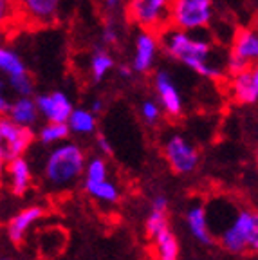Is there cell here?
Here are the masks:
<instances>
[{
  "label": "cell",
  "instance_id": "6da1fadb",
  "mask_svg": "<svg viewBox=\"0 0 258 260\" xmlns=\"http://www.w3.org/2000/svg\"><path fill=\"white\" fill-rule=\"evenodd\" d=\"M161 47L166 56L181 61L195 74L208 80H218L224 76L220 65L215 61L213 44L208 38L195 37L190 31H182L172 25V29H163Z\"/></svg>",
  "mask_w": 258,
  "mask_h": 260
},
{
  "label": "cell",
  "instance_id": "7a4b0ae2",
  "mask_svg": "<svg viewBox=\"0 0 258 260\" xmlns=\"http://www.w3.org/2000/svg\"><path fill=\"white\" fill-rule=\"evenodd\" d=\"M85 167L87 155L80 145L73 141L58 143L44 161V179L53 190H67L80 181Z\"/></svg>",
  "mask_w": 258,
  "mask_h": 260
},
{
  "label": "cell",
  "instance_id": "3957f363",
  "mask_svg": "<svg viewBox=\"0 0 258 260\" xmlns=\"http://www.w3.org/2000/svg\"><path fill=\"white\" fill-rule=\"evenodd\" d=\"M213 18V0H174L170 24L182 31H202Z\"/></svg>",
  "mask_w": 258,
  "mask_h": 260
},
{
  "label": "cell",
  "instance_id": "277c9868",
  "mask_svg": "<svg viewBox=\"0 0 258 260\" xmlns=\"http://www.w3.org/2000/svg\"><path fill=\"white\" fill-rule=\"evenodd\" d=\"M174 0H128L126 16L130 22L148 31H161L170 24Z\"/></svg>",
  "mask_w": 258,
  "mask_h": 260
},
{
  "label": "cell",
  "instance_id": "5b68a950",
  "mask_svg": "<svg viewBox=\"0 0 258 260\" xmlns=\"http://www.w3.org/2000/svg\"><path fill=\"white\" fill-rule=\"evenodd\" d=\"M253 210H247V208L238 210L233 215V219L228 224H224L215 233L222 248L226 249L228 253H233V255H240V253L247 251L249 249V235L251 228H253Z\"/></svg>",
  "mask_w": 258,
  "mask_h": 260
},
{
  "label": "cell",
  "instance_id": "8992f818",
  "mask_svg": "<svg viewBox=\"0 0 258 260\" xmlns=\"http://www.w3.org/2000/svg\"><path fill=\"white\" fill-rule=\"evenodd\" d=\"M35 141L33 126H24L9 119L8 116H2L0 119V159L2 162H9L24 155L27 148Z\"/></svg>",
  "mask_w": 258,
  "mask_h": 260
},
{
  "label": "cell",
  "instance_id": "52a82bcc",
  "mask_svg": "<svg viewBox=\"0 0 258 260\" xmlns=\"http://www.w3.org/2000/svg\"><path fill=\"white\" fill-rule=\"evenodd\" d=\"M163 152H165L166 162L172 167V170L175 174H181V175L194 174L199 168V162H201V154L195 148V145H191L181 134L170 136L165 141Z\"/></svg>",
  "mask_w": 258,
  "mask_h": 260
},
{
  "label": "cell",
  "instance_id": "ba28073f",
  "mask_svg": "<svg viewBox=\"0 0 258 260\" xmlns=\"http://www.w3.org/2000/svg\"><path fill=\"white\" fill-rule=\"evenodd\" d=\"M159 44L157 37L153 35V31L143 29L136 37V44H134V56H132V67L137 74H146L155 67L159 54Z\"/></svg>",
  "mask_w": 258,
  "mask_h": 260
},
{
  "label": "cell",
  "instance_id": "9c48e42d",
  "mask_svg": "<svg viewBox=\"0 0 258 260\" xmlns=\"http://www.w3.org/2000/svg\"><path fill=\"white\" fill-rule=\"evenodd\" d=\"M153 89L157 92V100L161 103L165 114L177 118L184 110V103H182L181 92H179L177 85H175L174 78L168 71H157L153 76Z\"/></svg>",
  "mask_w": 258,
  "mask_h": 260
},
{
  "label": "cell",
  "instance_id": "30bf717a",
  "mask_svg": "<svg viewBox=\"0 0 258 260\" xmlns=\"http://www.w3.org/2000/svg\"><path fill=\"white\" fill-rule=\"evenodd\" d=\"M230 96L238 105L258 103V63L251 65L235 76H230Z\"/></svg>",
  "mask_w": 258,
  "mask_h": 260
},
{
  "label": "cell",
  "instance_id": "8fae6325",
  "mask_svg": "<svg viewBox=\"0 0 258 260\" xmlns=\"http://www.w3.org/2000/svg\"><path fill=\"white\" fill-rule=\"evenodd\" d=\"M37 103L40 114L47 121H56V123H67L71 114H73L74 107L71 98L61 90H54V92L47 94H38Z\"/></svg>",
  "mask_w": 258,
  "mask_h": 260
},
{
  "label": "cell",
  "instance_id": "7c38bea8",
  "mask_svg": "<svg viewBox=\"0 0 258 260\" xmlns=\"http://www.w3.org/2000/svg\"><path fill=\"white\" fill-rule=\"evenodd\" d=\"M44 217L42 206H27L11 217L6 224V235L13 244H22L31 232V228Z\"/></svg>",
  "mask_w": 258,
  "mask_h": 260
},
{
  "label": "cell",
  "instance_id": "4fadbf2b",
  "mask_svg": "<svg viewBox=\"0 0 258 260\" xmlns=\"http://www.w3.org/2000/svg\"><path fill=\"white\" fill-rule=\"evenodd\" d=\"M186 226L190 235L202 246H211L215 240L213 230L210 224V215L204 204H194L186 210Z\"/></svg>",
  "mask_w": 258,
  "mask_h": 260
},
{
  "label": "cell",
  "instance_id": "5bb4252c",
  "mask_svg": "<svg viewBox=\"0 0 258 260\" xmlns=\"http://www.w3.org/2000/svg\"><path fill=\"white\" fill-rule=\"evenodd\" d=\"M6 175H8L9 191L13 195H16V197L25 195V191L31 188V181H33L31 165H29V161L24 155L6 162Z\"/></svg>",
  "mask_w": 258,
  "mask_h": 260
},
{
  "label": "cell",
  "instance_id": "9a60e30c",
  "mask_svg": "<svg viewBox=\"0 0 258 260\" xmlns=\"http://www.w3.org/2000/svg\"><path fill=\"white\" fill-rule=\"evenodd\" d=\"M230 53L246 60L249 65L258 63V29H240L235 32Z\"/></svg>",
  "mask_w": 258,
  "mask_h": 260
},
{
  "label": "cell",
  "instance_id": "2e32d148",
  "mask_svg": "<svg viewBox=\"0 0 258 260\" xmlns=\"http://www.w3.org/2000/svg\"><path fill=\"white\" fill-rule=\"evenodd\" d=\"M61 0H20V6L25 15L37 24L47 25L56 22L60 13Z\"/></svg>",
  "mask_w": 258,
  "mask_h": 260
},
{
  "label": "cell",
  "instance_id": "e0dca14e",
  "mask_svg": "<svg viewBox=\"0 0 258 260\" xmlns=\"http://www.w3.org/2000/svg\"><path fill=\"white\" fill-rule=\"evenodd\" d=\"M40 116L42 114L38 109L37 98L33 96H16L8 112L9 119L24 126H35Z\"/></svg>",
  "mask_w": 258,
  "mask_h": 260
},
{
  "label": "cell",
  "instance_id": "ac0fdd59",
  "mask_svg": "<svg viewBox=\"0 0 258 260\" xmlns=\"http://www.w3.org/2000/svg\"><path fill=\"white\" fill-rule=\"evenodd\" d=\"M150 240H152L155 260H179L181 246H179L177 237H175V233L172 232L170 226L165 228L163 232H159L157 235H153Z\"/></svg>",
  "mask_w": 258,
  "mask_h": 260
},
{
  "label": "cell",
  "instance_id": "d6986e66",
  "mask_svg": "<svg viewBox=\"0 0 258 260\" xmlns=\"http://www.w3.org/2000/svg\"><path fill=\"white\" fill-rule=\"evenodd\" d=\"M67 242V235L60 228H49L38 235V251L45 258H54L58 256L65 248Z\"/></svg>",
  "mask_w": 258,
  "mask_h": 260
},
{
  "label": "cell",
  "instance_id": "ffe728a7",
  "mask_svg": "<svg viewBox=\"0 0 258 260\" xmlns=\"http://www.w3.org/2000/svg\"><path fill=\"white\" fill-rule=\"evenodd\" d=\"M83 188L94 201H98L101 204H116L119 201V195H121L117 184L114 181H110V179L90 181V183L83 181Z\"/></svg>",
  "mask_w": 258,
  "mask_h": 260
},
{
  "label": "cell",
  "instance_id": "44dd1931",
  "mask_svg": "<svg viewBox=\"0 0 258 260\" xmlns=\"http://www.w3.org/2000/svg\"><path fill=\"white\" fill-rule=\"evenodd\" d=\"M114 67H116V61H114L112 54L107 53L105 49H96L89 60L90 78L94 83H101Z\"/></svg>",
  "mask_w": 258,
  "mask_h": 260
},
{
  "label": "cell",
  "instance_id": "7402d4cb",
  "mask_svg": "<svg viewBox=\"0 0 258 260\" xmlns=\"http://www.w3.org/2000/svg\"><path fill=\"white\" fill-rule=\"evenodd\" d=\"M96 114L90 109H74L67 125L73 134L78 136H89L96 130Z\"/></svg>",
  "mask_w": 258,
  "mask_h": 260
},
{
  "label": "cell",
  "instance_id": "603a6c76",
  "mask_svg": "<svg viewBox=\"0 0 258 260\" xmlns=\"http://www.w3.org/2000/svg\"><path fill=\"white\" fill-rule=\"evenodd\" d=\"M0 71L6 74V78L16 76V74L27 73V65H25L24 58L16 53L15 49L4 45L0 49Z\"/></svg>",
  "mask_w": 258,
  "mask_h": 260
},
{
  "label": "cell",
  "instance_id": "cb8c5ba5",
  "mask_svg": "<svg viewBox=\"0 0 258 260\" xmlns=\"http://www.w3.org/2000/svg\"><path fill=\"white\" fill-rule=\"evenodd\" d=\"M71 134L67 123L47 121L40 130H38V141L44 146H54L58 143H63Z\"/></svg>",
  "mask_w": 258,
  "mask_h": 260
},
{
  "label": "cell",
  "instance_id": "d4e9b609",
  "mask_svg": "<svg viewBox=\"0 0 258 260\" xmlns=\"http://www.w3.org/2000/svg\"><path fill=\"white\" fill-rule=\"evenodd\" d=\"M85 181H101V179H109V165L105 161V155H94L87 161L83 174Z\"/></svg>",
  "mask_w": 258,
  "mask_h": 260
},
{
  "label": "cell",
  "instance_id": "484cf974",
  "mask_svg": "<svg viewBox=\"0 0 258 260\" xmlns=\"http://www.w3.org/2000/svg\"><path fill=\"white\" fill-rule=\"evenodd\" d=\"M8 83H9V89L16 96H33L35 94V80H33L29 73L8 76Z\"/></svg>",
  "mask_w": 258,
  "mask_h": 260
},
{
  "label": "cell",
  "instance_id": "4316f807",
  "mask_svg": "<svg viewBox=\"0 0 258 260\" xmlns=\"http://www.w3.org/2000/svg\"><path fill=\"white\" fill-rule=\"evenodd\" d=\"M168 226H170L168 211L153 210V208H150V213H148V217H146V222H145L146 233H148L150 239H152L153 235H157L159 232H163V230L168 228Z\"/></svg>",
  "mask_w": 258,
  "mask_h": 260
},
{
  "label": "cell",
  "instance_id": "83f0119b",
  "mask_svg": "<svg viewBox=\"0 0 258 260\" xmlns=\"http://www.w3.org/2000/svg\"><path fill=\"white\" fill-rule=\"evenodd\" d=\"M161 112H165V110H163L161 103L155 100H145L139 107V114L146 125H155L161 118Z\"/></svg>",
  "mask_w": 258,
  "mask_h": 260
},
{
  "label": "cell",
  "instance_id": "f1b7e54d",
  "mask_svg": "<svg viewBox=\"0 0 258 260\" xmlns=\"http://www.w3.org/2000/svg\"><path fill=\"white\" fill-rule=\"evenodd\" d=\"M119 42V29H117L114 16L109 18V22L105 24L103 31H101V44L103 45H116Z\"/></svg>",
  "mask_w": 258,
  "mask_h": 260
},
{
  "label": "cell",
  "instance_id": "f546056e",
  "mask_svg": "<svg viewBox=\"0 0 258 260\" xmlns=\"http://www.w3.org/2000/svg\"><path fill=\"white\" fill-rule=\"evenodd\" d=\"M247 67H251L249 63H247L246 60H242V58L235 56L233 53H230V56H228L226 60V71L230 76H235V74L242 73V71H246Z\"/></svg>",
  "mask_w": 258,
  "mask_h": 260
},
{
  "label": "cell",
  "instance_id": "4dcf8cb0",
  "mask_svg": "<svg viewBox=\"0 0 258 260\" xmlns=\"http://www.w3.org/2000/svg\"><path fill=\"white\" fill-rule=\"evenodd\" d=\"M249 251L258 253V211H254L253 228H251V235H249Z\"/></svg>",
  "mask_w": 258,
  "mask_h": 260
},
{
  "label": "cell",
  "instance_id": "1f68e13d",
  "mask_svg": "<svg viewBox=\"0 0 258 260\" xmlns=\"http://www.w3.org/2000/svg\"><path fill=\"white\" fill-rule=\"evenodd\" d=\"M168 197L166 195H155L152 201V208L153 210H163V211H168Z\"/></svg>",
  "mask_w": 258,
  "mask_h": 260
},
{
  "label": "cell",
  "instance_id": "d6a6232c",
  "mask_svg": "<svg viewBox=\"0 0 258 260\" xmlns=\"http://www.w3.org/2000/svg\"><path fill=\"white\" fill-rule=\"evenodd\" d=\"M96 145H98V148H100L101 155H110V154H112V146H110V143L107 141L103 136H100V138H98Z\"/></svg>",
  "mask_w": 258,
  "mask_h": 260
},
{
  "label": "cell",
  "instance_id": "836d02e7",
  "mask_svg": "<svg viewBox=\"0 0 258 260\" xmlns=\"http://www.w3.org/2000/svg\"><path fill=\"white\" fill-rule=\"evenodd\" d=\"M103 4H105V9L110 13V15H116L119 9H121V4L123 0H103Z\"/></svg>",
  "mask_w": 258,
  "mask_h": 260
},
{
  "label": "cell",
  "instance_id": "e575fe53",
  "mask_svg": "<svg viewBox=\"0 0 258 260\" xmlns=\"http://www.w3.org/2000/svg\"><path fill=\"white\" fill-rule=\"evenodd\" d=\"M134 73H136V71H134L132 63H130V65H119V67H117V74H119L123 80H128V78H132Z\"/></svg>",
  "mask_w": 258,
  "mask_h": 260
},
{
  "label": "cell",
  "instance_id": "d590c367",
  "mask_svg": "<svg viewBox=\"0 0 258 260\" xmlns=\"http://www.w3.org/2000/svg\"><path fill=\"white\" fill-rule=\"evenodd\" d=\"M11 100H8V96H6V92H2V96H0V112H2V116H8L9 109H11Z\"/></svg>",
  "mask_w": 258,
  "mask_h": 260
},
{
  "label": "cell",
  "instance_id": "8d00e7d4",
  "mask_svg": "<svg viewBox=\"0 0 258 260\" xmlns=\"http://www.w3.org/2000/svg\"><path fill=\"white\" fill-rule=\"evenodd\" d=\"M90 110H92L94 114H100L101 110H103V102L101 100H92V103H90Z\"/></svg>",
  "mask_w": 258,
  "mask_h": 260
},
{
  "label": "cell",
  "instance_id": "74e56055",
  "mask_svg": "<svg viewBox=\"0 0 258 260\" xmlns=\"http://www.w3.org/2000/svg\"><path fill=\"white\" fill-rule=\"evenodd\" d=\"M254 159H256V167H258V148H256V154H254Z\"/></svg>",
  "mask_w": 258,
  "mask_h": 260
},
{
  "label": "cell",
  "instance_id": "f35d334b",
  "mask_svg": "<svg viewBox=\"0 0 258 260\" xmlns=\"http://www.w3.org/2000/svg\"><path fill=\"white\" fill-rule=\"evenodd\" d=\"M2 260H15V258H2Z\"/></svg>",
  "mask_w": 258,
  "mask_h": 260
}]
</instances>
